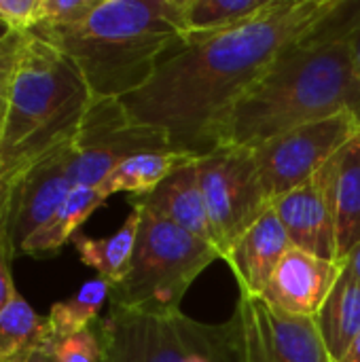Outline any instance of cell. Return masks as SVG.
<instances>
[{
    "instance_id": "1",
    "label": "cell",
    "mask_w": 360,
    "mask_h": 362,
    "mask_svg": "<svg viewBox=\"0 0 360 362\" xmlns=\"http://www.w3.org/2000/svg\"><path fill=\"white\" fill-rule=\"evenodd\" d=\"M342 0H276L255 21L187 38L146 85L119 100L125 115L166 134L170 148L195 159L225 146L238 102L278 55L320 25Z\"/></svg>"
},
{
    "instance_id": "2",
    "label": "cell",
    "mask_w": 360,
    "mask_h": 362,
    "mask_svg": "<svg viewBox=\"0 0 360 362\" xmlns=\"http://www.w3.org/2000/svg\"><path fill=\"white\" fill-rule=\"evenodd\" d=\"M359 11L360 0H342L320 25L278 55L238 102L225 146L255 148L346 110L360 121V81L350 59V32Z\"/></svg>"
},
{
    "instance_id": "3",
    "label": "cell",
    "mask_w": 360,
    "mask_h": 362,
    "mask_svg": "<svg viewBox=\"0 0 360 362\" xmlns=\"http://www.w3.org/2000/svg\"><path fill=\"white\" fill-rule=\"evenodd\" d=\"M81 70L93 100H121L185 45L182 0H98L79 23L32 30Z\"/></svg>"
},
{
    "instance_id": "4",
    "label": "cell",
    "mask_w": 360,
    "mask_h": 362,
    "mask_svg": "<svg viewBox=\"0 0 360 362\" xmlns=\"http://www.w3.org/2000/svg\"><path fill=\"white\" fill-rule=\"evenodd\" d=\"M91 104L93 95L72 59L30 32L0 129V180L70 142Z\"/></svg>"
},
{
    "instance_id": "5",
    "label": "cell",
    "mask_w": 360,
    "mask_h": 362,
    "mask_svg": "<svg viewBox=\"0 0 360 362\" xmlns=\"http://www.w3.org/2000/svg\"><path fill=\"white\" fill-rule=\"evenodd\" d=\"M104 362H246L242 314L219 325L199 322L182 312L155 316L123 308L98 320Z\"/></svg>"
},
{
    "instance_id": "6",
    "label": "cell",
    "mask_w": 360,
    "mask_h": 362,
    "mask_svg": "<svg viewBox=\"0 0 360 362\" xmlns=\"http://www.w3.org/2000/svg\"><path fill=\"white\" fill-rule=\"evenodd\" d=\"M125 278L110 288V305L142 314L168 316L180 312L191 284L221 259V252L193 233L146 212Z\"/></svg>"
},
{
    "instance_id": "7",
    "label": "cell",
    "mask_w": 360,
    "mask_h": 362,
    "mask_svg": "<svg viewBox=\"0 0 360 362\" xmlns=\"http://www.w3.org/2000/svg\"><path fill=\"white\" fill-rule=\"evenodd\" d=\"M199 185L221 259L269 208L250 148L223 146L197 159Z\"/></svg>"
},
{
    "instance_id": "8",
    "label": "cell",
    "mask_w": 360,
    "mask_h": 362,
    "mask_svg": "<svg viewBox=\"0 0 360 362\" xmlns=\"http://www.w3.org/2000/svg\"><path fill=\"white\" fill-rule=\"evenodd\" d=\"M359 132L356 115L346 110L289 129L250 148L267 199L274 204L308 182Z\"/></svg>"
},
{
    "instance_id": "9",
    "label": "cell",
    "mask_w": 360,
    "mask_h": 362,
    "mask_svg": "<svg viewBox=\"0 0 360 362\" xmlns=\"http://www.w3.org/2000/svg\"><path fill=\"white\" fill-rule=\"evenodd\" d=\"M151 151H172L163 132L134 123L119 100H93L72 138L70 178L100 187L121 161Z\"/></svg>"
},
{
    "instance_id": "10",
    "label": "cell",
    "mask_w": 360,
    "mask_h": 362,
    "mask_svg": "<svg viewBox=\"0 0 360 362\" xmlns=\"http://www.w3.org/2000/svg\"><path fill=\"white\" fill-rule=\"evenodd\" d=\"M246 337V362H335L314 318L278 310L261 295L238 299Z\"/></svg>"
},
{
    "instance_id": "11",
    "label": "cell",
    "mask_w": 360,
    "mask_h": 362,
    "mask_svg": "<svg viewBox=\"0 0 360 362\" xmlns=\"http://www.w3.org/2000/svg\"><path fill=\"white\" fill-rule=\"evenodd\" d=\"M342 151L333 155L308 182L272 204L291 244L329 261H339L335 244V191Z\"/></svg>"
},
{
    "instance_id": "12",
    "label": "cell",
    "mask_w": 360,
    "mask_h": 362,
    "mask_svg": "<svg viewBox=\"0 0 360 362\" xmlns=\"http://www.w3.org/2000/svg\"><path fill=\"white\" fill-rule=\"evenodd\" d=\"M342 261H329L291 246L261 297L286 314L314 318L342 276Z\"/></svg>"
},
{
    "instance_id": "13",
    "label": "cell",
    "mask_w": 360,
    "mask_h": 362,
    "mask_svg": "<svg viewBox=\"0 0 360 362\" xmlns=\"http://www.w3.org/2000/svg\"><path fill=\"white\" fill-rule=\"evenodd\" d=\"M289 233L269 208L255 225H250L240 240L227 250L223 261L229 265L242 297L263 295L274 272L291 248Z\"/></svg>"
},
{
    "instance_id": "14",
    "label": "cell",
    "mask_w": 360,
    "mask_h": 362,
    "mask_svg": "<svg viewBox=\"0 0 360 362\" xmlns=\"http://www.w3.org/2000/svg\"><path fill=\"white\" fill-rule=\"evenodd\" d=\"M129 204L132 208L146 210L216 248L214 233H212L208 212H206L202 185H199L197 159L176 170L151 193L129 197Z\"/></svg>"
},
{
    "instance_id": "15",
    "label": "cell",
    "mask_w": 360,
    "mask_h": 362,
    "mask_svg": "<svg viewBox=\"0 0 360 362\" xmlns=\"http://www.w3.org/2000/svg\"><path fill=\"white\" fill-rule=\"evenodd\" d=\"M106 199L108 197L100 191V187H72L66 199L55 210V214L19 246V252L30 257L57 252L79 235V229L98 208L106 204Z\"/></svg>"
},
{
    "instance_id": "16",
    "label": "cell",
    "mask_w": 360,
    "mask_h": 362,
    "mask_svg": "<svg viewBox=\"0 0 360 362\" xmlns=\"http://www.w3.org/2000/svg\"><path fill=\"white\" fill-rule=\"evenodd\" d=\"M314 320L331 358L337 362L360 335V280L350 269H342Z\"/></svg>"
},
{
    "instance_id": "17",
    "label": "cell",
    "mask_w": 360,
    "mask_h": 362,
    "mask_svg": "<svg viewBox=\"0 0 360 362\" xmlns=\"http://www.w3.org/2000/svg\"><path fill=\"white\" fill-rule=\"evenodd\" d=\"M140 221H142L140 212L132 208L125 223L108 238L95 240V238H87L79 233L72 240V244L81 263L95 269L98 278L110 282V286L119 284L132 265V257H134L138 231H140Z\"/></svg>"
},
{
    "instance_id": "18",
    "label": "cell",
    "mask_w": 360,
    "mask_h": 362,
    "mask_svg": "<svg viewBox=\"0 0 360 362\" xmlns=\"http://www.w3.org/2000/svg\"><path fill=\"white\" fill-rule=\"evenodd\" d=\"M195 161V157L176 153V151H151L134 155L121 161L100 185V191L110 197L115 193L146 195L159 187L168 176H172L182 165Z\"/></svg>"
},
{
    "instance_id": "19",
    "label": "cell",
    "mask_w": 360,
    "mask_h": 362,
    "mask_svg": "<svg viewBox=\"0 0 360 362\" xmlns=\"http://www.w3.org/2000/svg\"><path fill=\"white\" fill-rule=\"evenodd\" d=\"M276 0H182L187 38L223 34L265 15Z\"/></svg>"
},
{
    "instance_id": "20",
    "label": "cell",
    "mask_w": 360,
    "mask_h": 362,
    "mask_svg": "<svg viewBox=\"0 0 360 362\" xmlns=\"http://www.w3.org/2000/svg\"><path fill=\"white\" fill-rule=\"evenodd\" d=\"M49 318L15 293L0 312V362H23L51 341Z\"/></svg>"
},
{
    "instance_id": "21",
    "label": "cell",
    "mask_w": 360,
    "mask_h": 362,
    "mask_svg": "<svg viewBox=\"0 0 360 362\" xmlns=\"http://www.w3.org/2000/svg\"><path fill=\"white\" fill-rule=\"evenodd\" d=\"M335 244L339 261L360 244V132L342 151L335 191Z\"/></svg>"
},
{
    "instance_id": "22",
    "label": "cell",
    "mask_w": 360,
    "mask_h": 362,
    "mask_svg": "<svg viewBox=\"0 0 360 362\" xmlns=\"http://www.w3.org/2000/svg\"><path fill=\"white\" fill-rule=\"evenodd\" d=\"M110 282L102 278L87 280L68 299H62L49 310V327L53 337L74 335L93 327L100 320L104 305L110 301Z\"/></svg>"
},
{
    "instance_id": "23",
    "label": "cell",
    "mask_w": 360,
    "mask_h": 362,
    "mask_svg": "<svg viewBox=\"0 0 360 362\" xmlns=\"http://www.w3.org/2000/svg\"><path fill=\"white\" fill-rule=\"evenodd\" d=\"M51 362H104V341L98 322L66 337H51Z\"/></svg>"
},
{
    "instance_id": "24",
    "label": "cell",
    "mask_w": 360,
    "mask_h": 362,
    "mask_svg": "<svg viewBox=\"0 0 360 362\" xmlns=\"http://www.w3.org/2000/svg\"><path fill=\"white\" fill-rule=\"evenodd\" d=\"M30 32H8L2 40H0V129L4 123V115H6V106H8V98H11V89H13V78L21 59V53L25 49Z\"/></svg>"
},
{
    "instance_id": "25",
    "label": "cell",
    "mask_w": 360,
    "mask_h": 362,
    "mask_svg": "<svg viewBox=\"0 0 360 362\" xmlns=\"http://www.w3.org/2000/svg\"><path fill=\"white\" fill-rule=\"evenodd\" d=\"M98 0H40V25L66 28L83 21ZM36 30V28H34Z\"/></svg>"
},
{
    "instance_id": "26",
    "label": "cell",
    "mask_w": 360,
    "mask_h": 362,
    "mask_svg": "<svg viewBox=\"0 0 360 362\" xmlns=\"http://www.w3.org/2000/svg\"><path fill=\"white\" fill-rule=\"evenodd\" d=\"M0 21L13 32H32L40 25V0H0Z\"/></svg>"
},
{
    "instance_id": "27",
    "label": "cell",
    "mask_w": 360,
    "mask_h": 362,
    "mask_svg": "<svg viewBox=\"0 0 360 362\" xmlns=\"http://www.w3.org/2000/svg\"><path fill=\"white\" fill-rule=\"evenodd\" d=\"M11 259H13V255L0 242V312L13 299V295L17 293L15 282H13V274H11Z\"/></svg>"
},
{
    "instance_id": "28",
    "label": "cell",
    "mask_w": 360,
    "mask_h": 362,
    "mask_svg": "<svg viewBox=\"0 0 360 362\" xmlns=\"http://www.w3.org/2000/svg\"><path fill=\"white\" fill-rule=\"evenodd\" d=\"M350 59H352V70L360 81V11L354 28L350 32Z\"/></svg>"
},
{
    "instance_id": "29",
    "label": "cell",
    "mask_w": 360,
    "mask_h": 362,
    "mask_svg": "<svg viewBox=\"0 0 360 362\" xmlns=\"http://www.w3.org/2000/svg\"><path fill=\"white\" fill-rule=\"evenodd\" d=\"M342 263H344L346 269H350V272L360 280V244L359 246H354V248L342 259Z\"/></svg>"
},
{
    "instance_id": "30",
    "label": "cell",
    "mask_w": 360,
    "mask_h": 362,
    "mask_svg": "<svg viewBox=\"0 0 360 362\" xmlns=\"http://www.w3.org/2000/svg\"><path fill=\"white\" fill-rule=\"evenodd\" d=\"M337 362H360V335L352 341V346L348 348V352Z\"/></svg>"
},
{
    "instance_id": "31",
    "label": "cell",
    "mask_w": 360,
    "mask_h": 362,
    "mask_svg": "<svg viewBox=\"0 0 360 362\" xmlns=\"http://www.w3.org/2000/svg\"><path fill=\"white\" fill-rule=\"evenodd\" d=\"M23 362H51V358H49V344L42 346L40 350H36L32 356H28Z\"/></svg>"
},
{
    "instance_id": "32",
    "label": "cell",
    "mask_w": 360,
    "mask_h": 362,
    "mask_svg": "<svg viewBox=\"0 0 360 362\" xmlns=\"http://www.w3.org/2000/svg\"><path fill=\"white\" fill-rule=\"evenodd\" d=\"M8 32H11V30H8V28H6V25H4L2 21H0V40H2V38H4V36L8 34Z\"/></svg>"
}]
</instances>
